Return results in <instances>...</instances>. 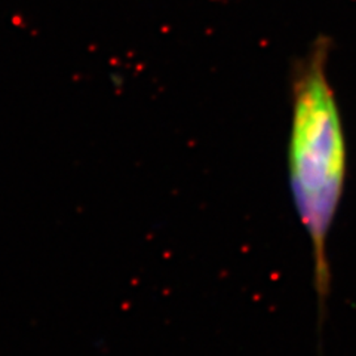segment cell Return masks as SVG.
Returning a JSON list of instances; mask_svg holds the SVG:
<instances>
[{"instance_id": "1", "label": "cell", "mask_w": 356, "mask_h": 356, "mask_svg": "<svg viewBox=\"0 0 356 356\" xmlns=\"http://www.w3.org/2000/svg\"><path fill=\"white\" fill-rule=\"evenodd\" d=\"M288 165L296 207L312 243L322 322L331 285L327 239L343 195L346 144L336 99L319 64L296 85Z\"/></svg>"}]
</instances>
